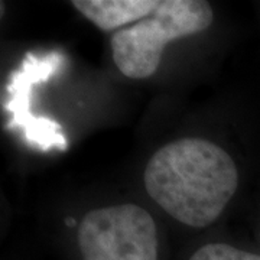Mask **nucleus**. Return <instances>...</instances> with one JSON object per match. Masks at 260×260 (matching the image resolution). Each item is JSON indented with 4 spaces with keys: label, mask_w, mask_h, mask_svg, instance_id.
Listing matches in <instances>:
<instances>
[{
    "label": "nucleus",
    "mask_w": 260,
    "mask_h": 260,
    "mask_svg": "<svg viewBox=\"0 0 260 260\" xmlns=\"http://www.w3.org/2000/svg\"><path fill=\"white\" fill-rule=\"evenodd\" d=\"M149 197L179 223L203 229L225 210L239 186V171L221 146L184 138L156 150L143 172Z\"/></svg>",
    "instance_id": "obj_1"
},
{
    "label": "nucleus",
    "mask_w": 260,
    "mask_h": 260,
    "mask_svg": "<svg viewBox=\"0 0 260 260\" xmlns=\"http://www.w3.org/2000/svg\"><path fill=\"white\" fill-rule=\"evenodd\" d=\"M213 19V8L208 2H159L150 16L113 34V61L127 78H149L158 71L164 49L169 42L204 32Z\"/></svg>",
    "instance_id": "obj_2"
},
{
    "label": "nucleus",
    "mask_w": 260,
    "mask_h": 260,
    "mask_svg": "<svg viewBox=\"0 0 260 260\" xmlns=\"http://www.w3.org/2000/svg\"><path fill=\"white\" fill-rule=\"evenodd\" d=\"M83 260H158V229L139 205L117 204L91 210L78 224Z\"/></svg>",
    "instance_id": "obj_3"
},
{
    "label": "nucleus",
    "mask_w": 260,
    "mask_h": 260,
    "mask_svg": "<svg viewBox=\"0 0 260 260\" xmlns=\"http://www.w3.org/2000/svg\"><path fill=\"white\" fill-rule=\"evenodd\" d=\"M65 58L59 52H49L42 58L28 54L20 68L15 71L8 83V102L5 109L12 114L9 127L23 130L30 146L42 152L52 149L65 150L67 139L62 127L54 120L35 117L30 113V91L35 84L47 81L62 67Z\"/></svg>",
    "instance_id": "obj_4"
},
{
    "label": "nucleus",
    "mask_w": 260,
    "mask_h": 260,
    "mask_svg": "<svg viewBox=\"0 0 260 260\" xmlns=\"http://www.w3.org/2000/svg\"><path fill=\"white\" fill-rule=\"evenodd\" d=\"M158 0H74L73 6L103 32L150 16Z\"/></svg>",
    "instance_id": "obj_5"
},
{
    "label": "nucleus",
    "mask_w": 260,
    "mask_h": 260,
    "mask_svg": "<svg viewBox=\"0 0 260 260\" xmlns=\"http://www.w3.org/2000/svg\"><path fill=\"white\" fill-rule=\"evenodd\" d=\"M189 260H260V256L225 243H210L200 247Z\"/></svg>",
    "instance_id": "obj_6"
}]
</instances>
